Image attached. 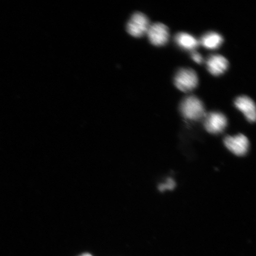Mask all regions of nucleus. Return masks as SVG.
Listing matches in <instances>:
<instances>
[{
  "label": "nucleus",
  "mask_w": 256,
  "mask_h": 256,
  "mask_svg": "<svg viewBox=\"0 0 256 256\" xmlns=\"http://www.w3.org/2000/svg\"><path fill=\"white\" fill-rule=\"evenodd\" d=\"M146 34L150 42L156 46H164L169 40L168 28L162 24L150 25Z\"/></svg>",
  "instance_id": "39448f33"
},
{
  "label": "nucleus",
  "mask_w": 256,
  "mask_h": 256,
  "mask_svg": "<svg viewBox=\"0 0 256 256\" xmlns=\"http://www.w3.org/2000/svg\"><path fill=\"white\" fill-rule=\"evenodd\" d=\"M175 182L172 179H168L167 183L160 186L159 190L161 191H164L166 190H172L175 187Z\"/></svg>",
  "instance_id": "9b49d317"
},
{
  "label": "nucleus",
  "mask_w": 256,
  "mask_h": 256,
  "mask_svg": "<svg viewBox=\"0 0 256 256\" xmlns=\"http://www.w3.org/2000/svg\"><path fill=\"white\" fill-rule=\"evenodd\" d=\"M224 39L222 35L216 32H209L201 38L200 44L209 50H215L222 44Z\"/></svg>",
  "instance_id": "9d476101"
},
{
  "label": "nucleus",
  "mask_w": 256,
  "mask_h": 256,
  "mask_svg": "<svg viewBox=\"0 0 256 256\" xmlns=\"http://www.w3.org/2000/svg\"><path fill=\"white\" fill-rule=\"evenodd\" d=\"M150 26L148 18L142 12H138L131 17L126 28L128 34L134 37L140 38L146 34Z\"/></svg>",
  "instance_id": "7ed1b4c3"
},
{
  "label": "nucleus",
  "mask_w": 256,
  "mask_h": 256,
  "mask_svg": "<svg viewBox=\"0 0 256 256\" xmlns=\"http://www.w3.org/2000/svg\"><path fill=\"white\" fill-rule=\"evenodd\" d=\"M80 256H92L90 254H83Z\"/></svg>",
  "instance_id": "ddd939ff"
},
{
  "label": "nucleus",
  "mask_w": 256,
  "mask_h": 256,
  "mask_svg": "<svg viewBox=\"0 0 256 256\" xmlns=\"http://www.w3.org/2000/svg\"><path fill=\"white\" fill-rule=\"evenodd\" d=\"M227 124L225 115L220 112H210L204 116V126L208 132L214 134L222 132Z\"/></svg>",
  "instance_id": "20e7f679"
},
{
  "label": "nucleus",
  "mask_w": 256,
  "mask_h": 256,
  "mask_svg": "<svg viewBox=\"0 0 256 256\" xmlns=\"http://www.w3.org/2000/svg\"><path fill=\"white\" fill-rule=\"evenodd\" d=\"M198 76L194 70L182 68L176 73L174 84L178 89L184 92H190L197 87Z\"/></svg>",
  "instance_id": "f03ea898"
},
{
  "label": "nucleus",
  "mask_w": 256,
  "mask_h": 256,
  "mask_svg": "<svg viewBox=\"0 0 256 256\" xmlns=\"http://www.w3.org/2000/svg\"><path fill=\"white\" fill-rule=\"evenodd\" d=\"M176 43L186 50H194L199 46L200 41L191 34L187 33H178L174 38Z\"/></svg>",
  "instance_id": "1a4fd4ad"
},
{
  "label": "nucleus",
  "mask_w": 256,
  "mask_h": 256,
  "mask_svg": "<svg viewBox=\"0 0 256 256\" xmlns=\"http://www.w3.org/2000/svg\"><path fill=\"white\" fill-rule=\"evenodd\" d=\"M192 58L194 62L198 64H201L203 62L202 56H201L200 54L196 52H193V53L192 54Z\"/></svg>",
  "instance_id": "f8f14e48"
},
{
  "label": "nucleus",
  "mask_w": 256,
  "mask_h": 256,
  "mask_svg": "<svg viewBox=\"0 0 256 256\" xmlns=\"http://www.w3.org/2000/svg\"><path fill=\"white\" fill-rule=\"evenodd\" d=\"M235 106L242 112L247 120L254 122L256 120V106L254 102L248 96H242L236 98Z\"/></svg>",
  "instance_id": "6e6552de"
},
{
  "label": "nucleus",
  "mask_w": 256,
  "mask_h": 256,
  "mask_svg": "<svg viewBox=\"0 0 256 256\" xmlns=\"http://www.w3.org/2000/svg\"><path fill=\"white\" fill-rule=\"evenodd\" d=\"M224 144L230 152L238 156H244L249 148L248 140L242 134L226 136L224 140Z\"/></svg>",
  "instance_id": "423d86ee"
},
{
  "label": "nucleus",
  "mask_w": 256,
  "mask_h": 256,
  "mask_svg": "<svg viewBox=\"0 0 256 256\" xmlns=\"http://www.w3.org/2000/svg\"><path fill=\"white\" fill-rule=\"evenodd\" d=\"M228 62L225 57L220 55H213L208 58L206 66L208 71L215 76L222 74L228 67Z\"/></svg>",
  "instance_id": "0eeeda50"
},
{
  "label": "nucleus",
  "mask_w": 256,
  "mask_h": 256,
  "mask_svg": "<svg viewBox=\"0 0 256 256\" xmlns=\"http://www.w3.org/2000/svg\"><path fill=\"white\" fill-rule=\"evenodd\" d=\"M180 110L186 119L191 120H200L206 114L202 102L194 96H188L182 101Z\"/></svg>",
  "instance_id": "f257e3e1"
}]
</instances>
